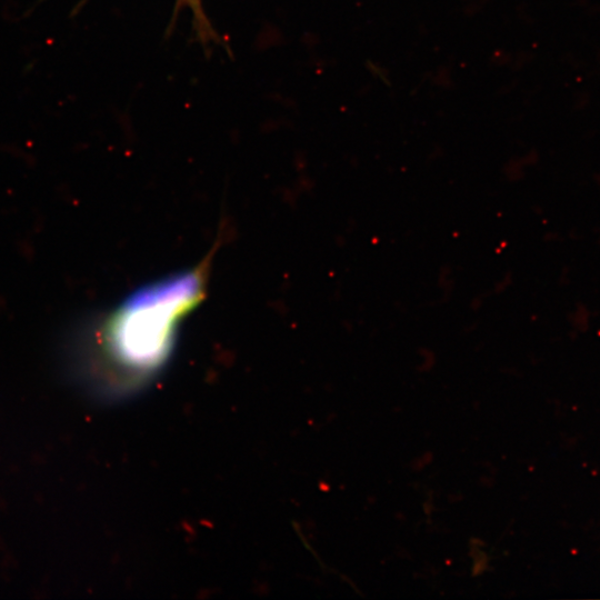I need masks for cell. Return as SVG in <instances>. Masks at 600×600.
<instances>
[{"label":"cell","instance_id":"1","mask_svg":"<svg viewBox=\"0 0 600 600\" xmlns=\"http://www.w3.org/2000/svg\"><path fill=\"white\" fill-rule=\"evenodd\" d=\"M203 291L202 268L150 283L127 298L98 332L96 367L108 391H128L168 360L181 320Z\"/></svg>","mask_w":600,"mask_h":600},{"label":"cell","instance_id":"2","mask_svg":"<svg viewBox=\"0 0 600 600\" xmlns=\"http://www.w3.org/2000/svg\"><path fill=\"white\" fill-rule=\"evenodd\" d=\"M181 10L189 11L192 30L202 46L221 42V38L206 12L203 0H176L172 18L176 19Z\"/></svg>","mask_w":600,"mask_h":600}]
</instances>
